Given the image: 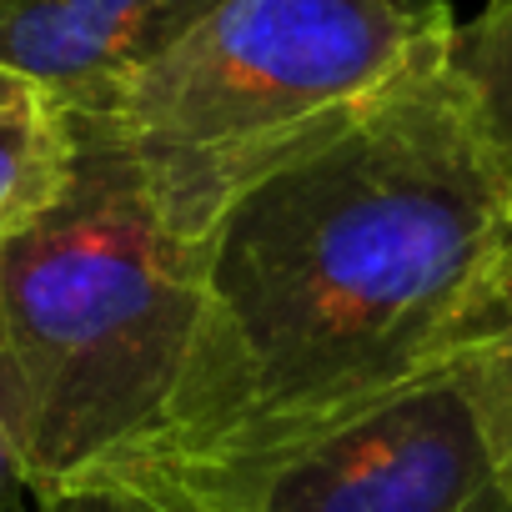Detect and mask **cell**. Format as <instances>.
<instances>
[{
    "mask_svg": "<svg viewBox=\"0 0 512 512\" xmlns=\"http://www.w3.org/2000/svg\"><path fill=\"white\" fill-rule=\"evenodd\" d=\"M507 226L512 171L447 56L322 121L201 231L186 372L126 457L256 447L452 362L502 327Z\"/></svg>",
    "mask_w": 512,
    "mask_h": 512,
    "instance_id": "cell-1",
    "label": "cell"
},
{
    "mask_svg": "<svg viewBox=\"0 0 512 512\" xmlns=\"http://www.w3.org/2000/svg\"><path fill=\"white\" fill-rule=\"evenodd\" d=\"M71 176L0 236V417L31 497L66 492L166 427L201 317V241L136 146L66 111Z\"/></svg>",
    "mask_w": 512,
    "mask_h": 512,
    "instance_id": "cell-2",
    "label": "cell"
},
{
    "mask_svg": "<svg viewBox=\"0 0 512 512\" xmlns=\"http://www.w3.org/2000/svg\"><path fill=\"white\" fill-rule=\"evenodd\" d=\"M447 0H221L91 111L201 241L226 196L322 121L452 51Z\"/></svg>",
    "mask_w": 512,
    "mask_h": 512,
    "instance_id": "cell-3",
    "label": "cell"
},
{
    "mask_svg": "<svg viewBox=\"0 0 512 512\" xmlns=\"http://www.w3.org/2000/svg\"><path fill=\"white\" fill-rule=\"evenodd\" d=\"M457 357L302 432L226 452L126 457L86 482L126 487L161 512H512Z\"/></svg>",
    "mask_w": 512,
    "mask_h": 512,
    "instance_id": "cell-4",
    "label": "cell"
},
{
    "mask_svg": "<svg viewBox=\"0 0 512 512\" xmlns=\"http://www.w3.org/2000/svg\"><path fill=\"white\" fill-rule=\"evenodd\" d=\"M216 6L221 0H0V71L61 111H91Z\"/></svg>",
    "mask_w": 512,
    "mask_h": 512,
    "instance_id": "cell-5",
    "label": "cell"
},
{
    "mask_svg": "<svg viewBox=\"0 0 512 512\" xmlns=\"http://www.w3.org/2000/svg\"><path fill=\"white\" fill-rule=\"evenodd\" d=\"M71 176V126L21 76L0 71V236L31 221Z\"/></svg>",
    "mask_w": 512,
    "mask_h": 512,
    "instance_id": "cell-6",
    "label": "cell"
},
{
    "mask_svg": "<svg viewBox=\"0 0 512 512\" xmlns=\"http://www.w3.org/2000/svg\"><path fill=\"white\" fill-rule=\"evenodd\" d=\"M447 66L467 86L497 156L512 171V0H487L482 16L452 31Z\"/></svg>",
    "mask_w": 512,
    "mask_h": 512,
    "instance_id": "cell-7",
    "label": "cell"
},
{
    "mask_svg": "<svg viewBox=\"0 0 512 512\" xmlns=\"http://www.w3.org/2000/svg\"><path fill=\"white\" fill-rule=\"evenodd\" d=\"M457 367H462L467 407L477 417L492 477L512 497V322H502V327L482 332L477 342H467Z\"/></svg>",
    "mask_w": 512,
    "mask_h": 512,
    "instance_id": "cell-8",
    "label": "cell"
},
{
    "mask_svg": "<svg viewBox=\"0 0 512 512\" xmlns=\"http://www.w3.org/2000/svg\"><path fill=\"white\" fill-rule=\"evenodd\" d=\"M36 512H161V507L111 482H81V487L36 497Z\"/></svg>",
    "mask_w": 512,
    "mask_h": 512,
    "instance_id": "cell-9",
    "label": "cell"
},
{
    "mask_svg": "<svg viewBox=\"0 0 512 512\" xmlns=\"http://www.w3.org/2000/svg\"><path fill=\"white\" fill-rule=\"evenodd\" d=\"M26 492H31V487H26L21 452H16V442H11V427H6V417H0V512H16Z\"/></svg>",
    "mask_w": 512,
    "mask_h": 512,
    "instance_id": "cell-10",
    "label": "cell"
},
{
    "mask_svg": "<svg viewBox=\"0 0 512 512\" xmlns=\"http://www.w3.org/2000/svg\"><path fill=\"white\" fill-rule=\"evenodd\" d=\"M497 312H502V322H512V226H507V251L497 267Z\"/></svg>",
    "mask_w": 512,
    "mask_h": 512,
    "instance_id": "cell-11",
    "label": "cell"
}]
</instances>
